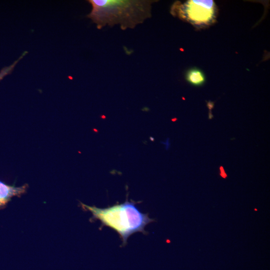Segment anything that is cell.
Segmentation results:
<instances>
[{"label": "cell", "instance_id": "obj_3", "mask_svg": "<svg viewBox=\"0 0 270 270\" xmlns=\"http://www.w3.org/2000/svg\"><path fill=\"white\" fill-rule=\"evenodd\" d=\"M182 12L194 23L208 24L214 18V4L212 0H190L184 4Z\"/></svg>", "mask_w": 270, "mask_h": 270}, {"label": "cell", "instance_id": "obj_1", "mask_svg": "<svg viewBox=\"0 0 270 270\" xmlns=\"http://www.w3.org/2000/svg\"><path fill=\"white\" fill-rule=\"evenodd\" d=\"M92 10L87 16L98 28L118 24L123 30L142 23L150 15V0H90Z\"/></svg>", "mask_w": 270, "mask_h": 270}, {"label": "cell", "instance_id": "obj_2", "mask_svg": "<svg viewBox=\"0 0 270 270\" xmlns=\"http://www.w3.org/2000/svg\"><path fill=\"white\" fill-rule=\"evenodd\" d=\"M136 202H129L116 204L106 208H98L80 203L82 208L92 212L91 220H100V228L107 226L115 230L122 241V246L127 243L128 238L136 232L146 234L144 228L154 220L148 214L140 212L136 206Z\"/></svg>", "mask_w": 270, "mask_h": 270}, {"label": "cell", "instance_id": "obj_5", "mask_svg": "<svg viewBox=\"0 0 270 270\" xmlns=\"http://www.w3.org/2000/svg\"><path fill=\"white\" fill-rule=\"evenodd\" d=\"M186 80L193 85L200 86L204 83V77L200 70L192 69L188 71L186 74Z\"/></svg>", "mask_w": 270, "mask_h": 270}, {"label": "cell", "instance_id": "obj_4", "mask_svg": "<svg viewBox=\"0 0 270 270\" xmlns=\"http://www.w3.org/2000/svg\"><path fill=\"white\" fill-rule=\"evenodd\" d=\"M28 184L16 187L10 186L0 181V208H4L13 196H20L26 193Z\"/></svg>", "mask_w": 270, "mask_h": 270}, {"label": "cell", "instance_id": "obj_6", "mask_svg": "<svg viewBox=\"0 0 270 270\" xmlns=\"http://www.w3.org/2000/svg\"><path fill=\"white\" fill-rule=\"evenodd\" d=\"M27 53V52H24L20 57L14 61L11 65L8 66H5L0 70V81L2 80L6 76L10 74L12 72L16 64L24 58V56Z\"/></svg>", "mask_w": 270, "mask_h": 270}]
</instances>
